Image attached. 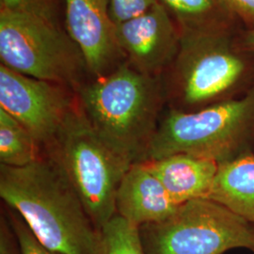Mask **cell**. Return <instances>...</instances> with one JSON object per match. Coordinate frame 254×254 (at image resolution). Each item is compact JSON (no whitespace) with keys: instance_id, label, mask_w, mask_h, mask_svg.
I'll return each mask as SVG.
<instances>
[{"instance_id":"obj_1","label":"cell","mask_w":254,"mask_h":254,"mask_svg":"<svg viewBox=\"0 0 254 254\" xmlns=\"http://www.w3.org/2000/svg\"><path fill=\"white\" fill-rule=\"evenodd\" d=\"M0 197L46 249L96 254L98 230L64 173L46 154L21 168L1 165Z\"/></svg>"},{"instance_id":"obj_2","label":"cell","mask_w":254,"mask_h":254,"mask_svg":"<svg viewBox=\"0 0 254 254\" xmlns=\"http://www.w3.org/2000/svg\"><path fill=\"white\" fill-rule=\"evenodd\" d=\"M75 94L98 135L131 163L142 161L161 118L166 92L160 76L125 61L108 74L83 82Z\"/></svg>"},{"instance_id":"obj_3","label":"cell","mask_w":254,"mask_h":254,"mask_svg":"<svg viewBox=\"0 0 254 254\" xmlns=\"http://www.w3.org/2000/svg\"><path fill=\"white\" fill-rule=\"evenodd\" d=\"M44 153L71 184L97 230L116 215L119 186L132 163L98 135L78 101Z\"/></svg>"},{"instance_id":"obj_4","label":"cell","mask_w":254,"mask_h":254,"mask_svg":"<svg viewBox=\"0 0 254 254\" xmlns=\"http://www.w3.org/2000/svg\"><path fill=\"white\" fill-rule=\"evenodd\" d=\"M254 126V90L241 99L192 111L172 109L159 120L142 161L189 154L222 162L245 141Z\"/></svg>"},{"instance_id":"obj_5","label":"cell","mask_w":254,"mask_h":254,"mask_svg":"<svg viewBox=\"0 0 254 254\" xmlns=\"http://www.w3.org/2000/svg\"><path fill=\"white\" fill-rule=\"evenodd\" d=\"M0 59L17 73L74 91L87 73L81 51L62 27L4 9H0Z\"/></svg>"},{"instance_id":"obj_6","label":"cell","mask_w":254,"mask_h":254,"mask_svg":"<svg viewBox=\"0 0 254 254\" xmlns=\"http://www.w3.org/2000/svg\"><path fill=\"white\" fill-rule=\"evenodd\" d=\"M147 254H222L254 251V229L244 218L208 199L189 200L163 220L139 227Z\"/></svg>"},{"instance_id":"obj_7","label":"cell","mask_w":254,"mask_h":254,"mask_svg":"<svg viewBox=\"0 0 254 254\" xmlns=\"http://www.w3.org/2000/svg\"><path fill=\"white\" fill-rule=\"evenodd\" d=\"M180 46L173 62L172 92L182 108H203L233 87L245 71L224 28L180 31Z\"/></svg>"},{"instance_id":"obj_8","label":"cell","mask_w":254,"mask_h":254,"mask_svg":"<svg viewBox=\"0 0 254 254\" xmlns=\"http://www.w3.org/2000/svg\"><path fill=\"white\" fill-rule=\"evenodd\" d=\"M77 104L73 89L0 65V109L16 119L45 151Z\"/></svg>"},{"instance_id":"obj_9","label":"cell","mask_w":254,"mask_h":254,"mask_svg":"<svg viewBox=\"0 0 254 254\" xmlns=\"http://www.w3.org/2000/svg\"><path fill=\"white\" fill-rule=\"evenodd\" d=\"M115 36L121 52L133 68L160 76L178 53L181 33L158 2L144 14L115 26Z\"/></svg>"},{"instance_id":"obj_10","label":"cell","mask_w":254,"mask_h":254,"mask_svg":"<svg viewBox=\"0 0 254 254\" xmlns=\"http://www.w3.org/2000/svg\"><path fill=\"white\" fill-rule=\"evenodd\" d=\"M66 32L81 51L87 73L102 77L125 58L119 48L108 0H64Z\"/></svg>"},{"instance_id":"obj_11","label":"cell","mask_w":254,"mask_h":254,"mask_svg":"<svg viewBox=\"0 0 254 254\" xmlns=\"http://www.w3.org/2000/svg\"><path fill=\"white\" fill-rule=\"evenodd\" d=\"M179 205L143 162L130 166L115 199L116 215L138 228L170 217Z\"/></svg>"},{"instance_id":"obj_12","label":"cell","mask_w":254,"mask_h":254,"mask_svg":"<svg viewBox=\"0 0 254 254\" xmlns=\"http://www.w3.org/2000/svg\"><path fill=\"white\" fill-rule=\"evenodd\" d=\"M142 162L179 204L206 199L219 166L217 160L189 154H172Z\"/></svg>"},{"instance_id":"obj_13","label":"cell","mask_w":254,"mask_h":254,"mask_svg":"<svg viewBox=\"0 0 254 254\" xmlns=\"http://www.w3.org/2000/svg\"><path fill=\"white\" fill-rule=\"evenodd\" d=\"M206 199L254 223V155L219 162Z\"/></svg>"},{"instance_id":"obj_14","label":"cell","mask_w":254,"mask_h":254,"mask_svg":"<svg viewBox=\"0 0 254 254\" xmlns=\"http://www.w3.org/2000/svg\"><path fill=\"white\" fill-rule=\"evenodd\" d=\"M180 31L224 28L232 13L225 0H158Z\"/></svg>"},{"instance_id":"obj_15","label":"cell","mask_w":254,"mask_h":254,"mask_svg":"<svg viewBox=\"0 0 254 254\" xmlns=\"http://www.w3.org/2000/svg\"><path fill=\"white\" fill-rule=\"evenodd\" d=\"M43 148L20 122L0 109V162L13 168L34 163L44 155Z\"/></svg>"},{"instance_id":"obj_16","label":"cell","mask_w":254,"mask_h":254,"mask_svg":"<svg viewBox=\"0 0 254 254\" xmlns=\"http://www.w3.org/2000/svg\"><path fill=\"white\" fill-rule=\"evenodd\" d=\"M96 254H147L139 228L118 215L98 230Z\"/></svg>"},{"instance_id":"obj_17","label":"cell","mask_w":254,"mask_h":254,"mask_svg":"<svg viewBox=\"0 0 254 254\" xmlns=\"http://www.w3.org/2000/svg\"><path fill=\"white\" fill-rule=\"evenodd\" d=\"M0 9L24 13L60 25V0H0Z\"/></svg>"},{"instance_id":"obj_18","label":"cell","mask_w":254,"mask_h":254,"mask_svg":"<svg viewBox=\"0 0 254 254\" xmlns=\"http://www.w3.org/2000/svg\"><path fill=\"white\" fill-rule=\"evenodd\" d=\"M158 2V0H108L109 16L117 26L144 14Z\"/></svg>"},{"instance_id":"obj_19","label":"cell","mask_w":254,"mask_h":254,"mask_svg":"<svg viewBox=\"0 0 254 254\" xmlns=\"http://www.w3.org/2000/svg\"><path fill=\"white\" fill-rule=\"evenodd\" d=\"M8 220L15 235L21 254H60L54 253L42 245L30 229L27 227L24 219L18 214L9 208Z\"/></svg>"},{"instance_id":"obj_20","label":"cell","mask_w":254,"mask_h":254,"mask_svg":"<svg viewBox=\"0 0 254 254\" xmlns=\"http://www.w3.org/2000/svg\"><path fill=\"white\" fill-rule=\"evenodd\" d=\"M0 254H21L18 243L9 220L1 218Z\"/></svg>"},{"instance_id":"obj_21","label":"cell","mask_w":254,"mask_h":254,"mask_svg":"<svg viewBox=\"0 0 254 254\" xmlns=\"http://www.w3.org/2000/svg\"><path fill=\"white\" fill-rule=\"evenodd\" d=\"M234 12L246 19L254 20V0H225Z\"/></svg>"},{"instance_id":"obj_22","label":"cell","mask_w":254,"mask_h":254,"mask_svg":"<svg viewBox=\"0 0 254 254\" xmlns=\"http://www.w3.org/2000/svg\"><path fill=\"white\" fill-rule=\"evenodd\" d=\"M245 45L248 48L254 50V29L247 33L245 37Z\"/></svg>"}]
</instances>
